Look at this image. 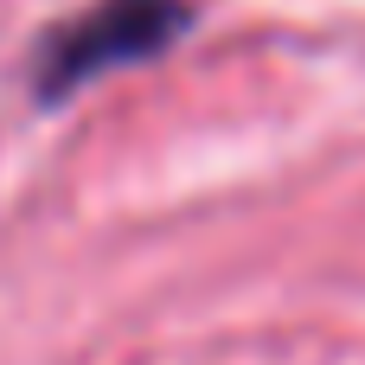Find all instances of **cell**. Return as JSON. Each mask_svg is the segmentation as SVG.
<instances>
[{
	"mask_svg": "<svg viewBox=\"0 0 365 365\" xmlns=\"http://www.w3.org/2000/svg\"><path fill=\"white\" fill-rule=\"evenodd\" d=\"M192 19V0H96L77 19H64L32 64V96L58 103L83 83H96L103 71L141 64L154 51H167Z\"/></svg>",
	"mask_w": 365,
	"mask_h": 365,
	"instance_id": "cell-1",
	"label": "cell"
}]
</instances>
